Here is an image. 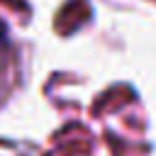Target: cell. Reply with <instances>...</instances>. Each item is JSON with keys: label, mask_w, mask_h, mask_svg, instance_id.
Instances as JSON below:
<instances>
[{"label": "cell", "mask_w": 156, "mask_h": 156, "mask_svg": "<svg viewBox=\"0 0 156 156\" xmlns=\"http://www.w3.org/2000/svg\"><path fill=\"white\" fill-rule=\"evenodd\" d=\"M2 39H5V29H2V24H0V44H2Z\"/></svg>", "instance_id": "1"}]
</instances>
